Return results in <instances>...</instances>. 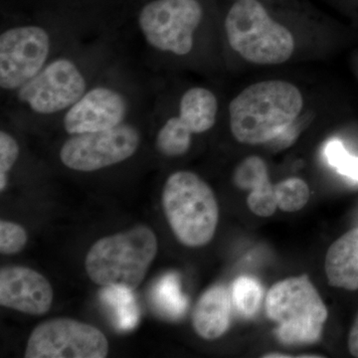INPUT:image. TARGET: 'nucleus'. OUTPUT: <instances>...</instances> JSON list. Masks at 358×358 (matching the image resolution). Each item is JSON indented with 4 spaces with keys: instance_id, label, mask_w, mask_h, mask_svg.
<instances>
[{
    "instance_id": "obj_10",
    "label": "nucleus",
    "mask_w": 358,
    "mask_h": 358,
    "mask_svg": "<svg viewBox=\"0 0 358 358\" xmlns=\"http://www.w3.org/2000/svg\"><path fill=\"white\" fill-rule=\"evenodd\" d=\"M51 51L49 33L37 25L16 26L0 35V87L17 91L43 69Z\"/></svg>"
},
{
    "instance_id": "obj_13",
    "label": "nucleus",
    "mask_w": 358,
    "mask_h": 358,
    "mask_svg": "<svg viewBox=\"0 0 358 358\" xmlns=\"http://www.w3.org/2000/svg\"><path fill=\"white\" fill-rule=\"evenodd\" d=\"M230 317L229 292L225 287L216 285L200 296L193 310L192 324L200 338L211 341L227 331Z\"/></svg>"
},
{
    "instance_id": "obj_21",
    "label": "nucleus",
    "mask_w": 358,
    "mask_h": 358,
    "mask_svg": "<svg viewBox=\"0 0 358 358\" xmlns=\"http://www.w3.org/2000/svg\"><path fill=\"white\" fill-rule=\"evenodd\" d=\"M278 207L285 212H296L305 207L310 199V189L303 179L292 178L275 185Z\"/></svg>"
},
{
    "instance_id": "obj_9",
    "label": "nucleus",
    "mask_w": 358,
    "mask_h": 358,
    "mask_svg": "<svg viewBox=\"0 0 358 358\" xmlns=\"http://www.w3.org/2000/svg\"><path fill=\"white\" fill-rule=\"evenodd\" d=\"M86 92V78L76 63L61 57L18 89L17 98L33 112L51 115L70 109Z\"/></svg>"
},
{
    "instance_id": "obj_19",
    "label": "nucleus",
    "mask_w": 358,
    "mask_h": 358,
    "mask_svg": "<svg viewBox=\"0 0 358 358\" xmlns=\"http://www.w3.org/2000/svg\"><path fill=\"white\" fill-rule=\"evenodd\" d=\"M263 289L254 278L242 275L233 284L232 300L238 313L251 317L258 312L262 301Z\"/></svg>"
},
{
    "instance_id": "obj_6",
    "label": "nucleus",
    "mask_w": 358,
    "mask_h": 358,
    "mask_svg": "<svg viewBox=\"0 0 358 358\" xmlns=\"http://www.w3.org/2000/svg\"><path fill=\"white\" fill-rule=\"evenodd\" d=\"M202 15L197 0H154L141 9L138 27L152 48L183 56L192 51Z\"/></svg>"
},
{
    "instance_id": "obj_8",
    "label": "nucleus",
    "mask_w": 358,
    "mask_h": 358,
    "mask_svg": "<svg viewBox=\"0 0 358 358\" xmlns=\"http://www.w3.org/2000/svg\"><path fill=\"white\" fill-rule=\"evenodd\" d=\"M141 143L138 129L122 124L105 131L71 136L60 150L61 162L77 171H95L133 157Z\"/></svg>"
},
{
    "instance_id": "obj_18",
    "label": "nucleus",
    "mask_w": 358,
    "mask_h": 358,
    "mask_svg": "<svg viewBox=\"0 0 358 358\" xmlns=\"http://www.w3.org/2000/svg\"><path fill=\"white\" fill-rule=\"evenodd\" d=\"M192 133L179 117L164 122L155 138V147L160 154L169 157H180L188 152L192 145Z\"/></svg>"
},
{
    "instance_id": "obj_12",
    "label": "nucleus",
    "mask_w": 358,
    "mask_h": 358,
    "mask_svg": "<svg viewBox=\"0 0 358 358\" xmlns=\"http://www.w3.org/2000/svg\"><path fill=\"white\" fill-rule=\"evenodd\" d=\"M53 289L43 275L23 266L0 270V303L28 315H41L50 310Z\"/></svg>"
},
{
    "instance_id": "obj_7",
    "label": "nucleus",
    "mask_w": 358,
    "mask_h": 358,
    "mask_svg": "<svg viewBox=\"0 0 358 358\" xmlns=\"http://www.w3.org/2000/svg\"><path fill=\"white\" fill-rule=\"evenodd\" d=\"M109 343L105 334L89 324L72 319L42 322L30 334L26 358H105Z\"/></svg>"
},
{
    "instance_id": "obj_3",
    "label": "nucleus",
    "mask_w": 358,
    "mask_h": 358,
    "mask_svg": "<svg viewBox=\"0 0 358 358\" xmlns=\"http://www.w3.org/2000/svg\"><path fill=\"white\" fill-rule=\"evenodd\" d=\"M162 206L171 230L185 246H204L214 237L219 219L217 199L197 174H171L162 192Z\"/></svg>"
},
{
    "instance_id": "obj_1",
    "label": "nucleus",
    "mask_w": 358,
    "mask_h": 358,
    "mask_svg": "<svg viewBox=\"0 0 358 358\" xmlns=\"http://www.w3.org/2000/svg\"><path fill=\"white\" fill-rule=\"evenodd\" d=\"M300 90L286 81L251 85L229 106L230 128L239 143L260 145L280 138L303 109Z\"/></svg>"
},
{
    "instance_id": "obj_11",
    "label": "nucleus",
    "mask_w": 358,
    "mask_h": 358,
    "mask_svg": "<svg viewBox=\"0 0 358 358\" xmlns=\"http://www.w3.org/2000/svg\"><path fill=\"white\" fill-rule=\"evenodd\" d=\"M126 96L117 90L99 86L66 110L63 124L70 136L105 131L124 124L128 115Z\"/></svg>"
},
{
    "instance_id": "obj_23",
    "label": "nucleus",
    "mask_w": 358,
    "mask_h": 358,
    "mask_svg": "<svg viewBox=\"0 0 358 358\" xmlns=\"http://www.w3.org/2000/svg\"><path fill=\"white\" fill-rule=\"evenodd\" d=\"M27 233L18 224L2 220L0 222V252L4 255L20 253L27 243Z\"/></svg>"
},
{
    "instance_id": "obj_22",
    "label": "nucleus",
    "mask_w": 358,
    "mask_h": 358,
    "mask_svg": "<svg viewBox=\"0 0 358 358\" xmlns=\"http://www.w3.org/2000/svg\"><path fill=\"white\" fill-rule=\"evenodd\" d=\"M324 155L338 173L358 182V157L350 155L341 141L336 138L329 141L324 148Z\"/></svg>"
},
{
    "instance_id": "obj_14",
    "label": "nucleus",
    "mask_w": 358,
    "mask_h": 358,
    "mask_svg": "<svg viewBox=\"0 0 358 358\" xmlns=\"http://www.w3.org/2000/svg\"><path fill=\"white\" fill-rule=\"evenodd\" d=\"M324 268L331 286L358 289V228L345 233L329 247Z\"/></svg>"
},
{
    "instance_id": "obj_2",
    "label": "nucleus",
    "mask_w": 358,
    "mask_h": 358,
    "mask_svg": "<svg viewBox=\"0 0 358 358\" xmlns=\"http://www.w3.org/2000/svg\"><path fill=\"white\" fill-rule=\"evenodd\" d=\"M157 253L154 231L140 225L103 237L90 249L85 268L90 279L99 286L138 288Z\"/></svg>"
},
{
    "instance_id": "obj_16",
    "label": "nucleus",
    "mask_w": 358,
    "mask_h": 358,
    "mask_svg": "<svg viewBox=\"0 0 358 358\" xmlns=\"http://www.w3.org/2000/svg\"><path fill=\"white\" fill-rule=\"evenodd\" d=\"M100 300L110 310L117 331H133L140 322V308L133 289L122 286H106L100 291Z\"/></svg>"
},
{
    "instance_id": "obj_15",
    "label": "nucleus",
    "mask_w": 358,
    "mask_h": 358,
    "mask_svg": "<svg viewBox=\"0 0 358 358\" xmlns=\"http://www.w3.org/2000/svg\"><path fill=\"white\" fill-rule=\"evenodd\" d=\"M217 112L215 95L201 87L187 90L179 103L178 117L192 134L209 131L215 124Z\"/></svg>"
},
{
    "instance_id": "obj_20",
    "label": "nucleus",
    "mask_w": 358,
    "mask_h": 358,
    "mask_svg": "<svg viewBox=\"0 0 358 358\" xmlns=\"http://www.w3.org/2000/svg\"><path fill=\"white\" fill-rule=\"evenodd\" d=\"M234 183L242 190L260 189L270 183L267 166L259 157H249L237 166L234 173Z\"/></svg>"
},
{
    "instance_id": "obj_4",
    "label": "nucleus",
    "mask_w": 358,
    "mask_h": 358,
    "mask_svg": "<svg viewBox=\"0 0 358 358\" xmlns=\"http://www.w3.org/2000/svg\"><path fill=\"white\" fill-rule=\"evenodd\" d=\"M266 313L277 324L280 343L288 345L317 343L327 320L326 305L306 275L275 282L266 298Z\"/></svg>"
},
{
    "instance_id": "obj_24",
    "label": "nucleus",
    "mask_w": 358,
    "mask_h": 358,
    "mask_svg": "<svg viewBox=\"0 0 358 358\" xmlns=\"http://www.w3.org/2000/svg\"><path fill=\"white\" fill-rule=\"evenodd\" d=\"M17 141L6 131H0V190L3 192L8 181V173L20 157Z\"/></svg>"
},
{
    "instance_id": "obj_17",
    "label": "nucleus",
    "mask_w": 358,
    "mask_h": 358,
    "mask_svg": "<svg viewBox=\"0 0 358 358\" xmlns=\"http://www.w3.org/2000/svg\"><path fill=\"white\" fill-rule=\"evenodd\" d=\"M152 306L167 320H179L188 308L187 298L181 292L180 280L178 274L169 273L162 275L150 292Z\"/></svg>"
},
{
    "instance_id": "obj_25",
    "label": "nucleus",
    "mask_w": 358,
    "mask_h": 358,
    "mask_svg": "<svg viewBox=\"0 0 358 358\" xmlns=\"http://www.w3.org/2000/svg\"><path fill=\"white\" fill-rule=\"evenodd\" d=\"M250 210L261 217H270L278 208L277 194L275 187L272 183L250 192L247 199Z\"/></svg>"
},
{
    "instance_id": "obj_5",
    "label": "nucleus",
    "mask_w": 358,
    "mask_h": 358,
    "mask_svg": "<svg viewBox=\"0 0 358 358\" xmlns=\"http://www.w3.org/2000/svg\"><path fill=\"white\" fill-rule=\"evenodd\" d=\"M233 50L260 65L282 64L294 53L293 34L270 17L258 0H238L225 20Z\"/></svg>"
},
{
    "instance_id": "obj_26",
    "label": "nucleus",
    "mask_w": 358,
    "mask_h": 358,
    "mask_svg": "<svg viewBox=\"0 0 358 358\" xmlns=\"http://www.w3.org/2000/svg\"><path fill=\"white\" fill-rule=\"evenodd\" d=\"M348 350L352 357H358V313L348 336Z\"/></svg>"
}]
</instances>
